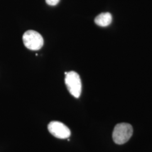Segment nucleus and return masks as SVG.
<instances>
[{"label":"nucleus","mask_w":152,"mask_h":152,"mask_svg":"<svg viewBox=\"0 0 152 152\" xmlns=\"http://www.w3.org/2000/svg\"><path fill=\"white\" fill-rule=\"evenodd\" d=\"M65 83L69 92L76 98H78L82 92V82L79 75L74 71L65 72Z\"/></svg>","instance_id":"f03ea898"},{"label":"nucleus","mask_w":152,"mask_h":152,"mask_svg":"<svg viewBox=\"0 0 152 152\" xmlns=\"http://www.w3.org/2000/svg\"><path fill=\"white\" fill-rule=\"evenodd\" d=\"M112 22V15L109 12H103L98 15L95 19V23L100 27H107Z\"/></svg>","instance_id":"39448f33"},{"label":"nucleus","mask_w":152,"mask_h":152,"mask_svg":"<svg viewBox=\"0 0 152 152\" xmlns=\"http://www.w3.org/2000/svg\"><path fill=\"white\" fill-rule=\"evenodd\" d=\"M23 41L25 46L31 50L37 51L44 45V38L39 33L29 30L24 33Z\"/></svg>","instance_id":"7ed1b4c3"},{"label":"nucleus","mask_w":152,"mask_h":152,"mask_svg":"<svg viewBox=\"0 0 152 152\" xmlns=\"http://www.w3.org/2000/svg\"><path fill=\"white\" fill-rule=\"evenodd\" d=\"M133 134L132 126L127 123H121L115 125L113 131V140L118 145H122L129 140Z\"/></svg>","instance_id":"f257e3e1"},{"label":"nucleus","mask_w":152,"mask_h":152,"mask_svg":"<svg viewBox=\"0 0 152 152\" xmlns=\"http://www.w3.org/2000/svg\"><path fill=\"white\" fill-rule=\"evenodd\" d=\"M60 0H46V3L50 6L56 5L59 2Z\"/></svg>","instance_id":"423d86ee"},{"label":"nucleus","mask_w":152,"mask_h":152,"mask_svg":"<svg viewBox=\"0 0 152 152\" xmlns=\"http://www.w3.org/2000/svg\"><path fill=\"white\" fill-rule=\"evenodd\" d=\"M50 133L55 137L64 139L71 136L70 129L64 124L59 121H52L48 125Z\"/></svg>","instance_id":"20e7f679"}]
</instances>
